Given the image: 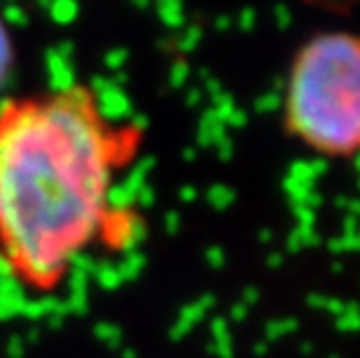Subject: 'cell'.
Listing matches in <instances>:
<instances>
[{"instance_id": "cell-1", "label": "cell", "mask_w": 360, "mask_h": 358, "mask_svg": "<svg viewBox=\"0 0 360 358\" xmlns=\"http://www.w3.org/2000/svg\"><path fill=\"white\" fill-rule=\"evenodd\" d=\"M142 140V124L107 121L82 84L0 103V268L14 284L56 293L105 242L114 177Z\"/></svg>"}, {"instance_id": "cell-2", "label": "cell", "mask_w": 360, "mask_h": 358, "mask_svg": "<svg viewBox=\"0 0 360 358\" xmlns=\"http://www.w3.org/2000/svg\"><path fill=\"white\" fill-rule=\"evenodd\" d=\"M290 128L326 154L360 151V37L316 35L286 82Z\"/></svg>"}, {"instance_id": "cell-3", "label": "cell", "mask_w": 360, "mask_h": 358, "mask_svg": "<svg viewBox=\"0 0 360 358\" xmlns=\"http://www.w3.org/2000/svg\"><path fill=\"white\" fill-rule=\"evenodd\" d=\"M91 91L96 96L98 110H101L107 121H112V124H126V121H130L133 105H130L126 91L119 82L96 79V84H91Z\"/></svg>"}, {"instance_id": "cell-4", "label": "cell", "mask_w": 360, "mask_h": 358, "mask_svg": "<svg viewBox=\"0 0 360 358\" xmlns=\"http://www.w3.org/2000/svg\"><path fill=\"white\" fill-rule=\"evenodd\" d=\"M44 68L51 82V91H63L77 84L75 79V60H72V44L60 42V47H53L44 56Z\"/></svg>"}, {"instance_id": "cell-5", "label": "cell", "mask_w": 360, "mask_h": 358, "mask_svg": "<svg viewBox=\"0 0 360 358\" xmlns=\"http://www.w3.org/2000/svg\"><path fill=\"white\" fill-rule=\"evenodd\" d=\"M226 124L219 121V117L214 114V110L210 108L200 119V126H198V142L202 147H214L221 138H226Z\"/></svg>"}, {"instance_id": "cell-6", "label": "cell", "mask_w": 360, "mask_h": 358, "mask_svg": "<svg viewBox=\"0 0 360 358\" xmlns=\"http://www.w3.org/2000/svg\"><path fill=\"white\" fill-rule=\"evenodd\" d=\"M12 70H14V44L10 30H7V24L0 17V89L10 82Z\"/></svg>"}, {"instance_id": "cell-7", "label": "cell", "mask_w": 360, "mask_h": 358, "mask_svg": "<svg viewBox=\"0 0 360 358\" xmlns=\"http://www.w3.org/2000/svg\"><path fill=\"white\" fill-rule=\"evenodd\" d=\"M49 17L60 26H70L79 14V5L77 0H49L47 5Z\"/></svg>"}, {"instance_id": "cell-8", "label": "cell", "mask_w": 360, "mask_h": 358, "mask_svg": "<svg viewBox=\"0 0 360 358\" xmlns=\"http://www.w3.org/2000/svg\"><path fill=\"white\" fill-rule=\"evenodd\" d=\"M158 17L163 19V24L167 28H179V26H184V7H181V0H160Z\"/></svg>"}, {"instance_id": "cell-9", "label": "cell", "mask_w": 360, "mask_h": 358, "mask_svg": "<svg viewBox=\"0 0 360 358\" xmlns=\"http://www.w3.org/2000/svg\"><path fill=\"white\" fill-rule=\"evenodd\" d=\"M254 105H256L258 114H272V112H277L283 105V96L277 94V91H267V94L258 96V101Z\"/></svg>"}, {"instance_id": "cell-10", "label": "cell", "mask_w": 360, "mask_h": 358, "mask_svg": "<svg viewBox=\"0 0 360 358\" xmlns=\"http://www.w3.org/2000/svg\"><path fill=\"white\" fill-rule=\"evenodd\" d=\"M288 177L300 179V181H304V184H314V181H316V174H314L309 161H295V163H290Z\"/></svg>"}, {"instance_id": "cell-11", "label": "cell", "mask_w": 360, "mask_h": 358, "mask_svg": "<svg viewBox=\"0 0 360 358\" xmlns=\"http://www.w3.org/2000/svg\"><path fill=\"white\" fill-rule=\"evenodd\" d=\"M200 40H202V28L200 26H188L186 30H184V35L179 40V49L181 51H193Z\"/></svg>"}, {"instance_id": "cell-12", "label": "cell", "mask_w": 360, "mask_h": 358, "mask_svg": "<svg viewBox=\"0 0 360 358\" xmlns=\"http://www.w3.org/2000/svg\"><path fill=\"white\" fill-rule=\"evenodd\" d=\"M0 17H3L5 24H12V26H19V28L28 24V17L24 12V7H19V5H7L5 12L0 14Z\"/></svg>"}, {"instance_id": "cell-13", "label": "cell", "mask_w": 360, "mask_h": 358, "mask_svg": "<svg viewBox=\"0 0 360 358\" xmlns=\"http://www.w3.org/2000/svg\"><path fill=\"white\" fill-rule=\"evenodd\" d=\"M274 21H277V26L281 30H286V28L293 26V12H290V7L283 5V3L274 5Z\"/></svg>"}, {"instance_id": "cell-14", "label": "cell", "mask_w": 360, "mask_h": 358, "mask_svg": "<svg viewBox=\"0 0 360 358\" xmlns=\"http://www.w3.org/2000/svg\"><path fill=\"white\" fill-rule=\"evenodd\" d=\"M186 82H188V65L184 63V60H179V63H174L172 70H170V84L174 89H179Z\"/></svg>"}, {"instance_id": "cell-15", "label": "cell", "mask_w": 360, "mask_h": 358, "mask_svg": "<svg viewBox=\"0 0 360 358\" xmlns=\"http://www.w3.org/2000/svg\"><path fill=\"white\" fill-rule=\"evenodd\" d=\"M256 21H258V14H256L254 7H244V10L240 12V19H237V26L249 33V30L256 28Z\"/></svg>"}, {"instance_id": "cell-16", "label": "cell", "mask_w": 360, "mask_h": 358, "mask_svg": "<svg viewBox=\"0 0 360 358\" xmlns=\"http://www.w3.org/2000/svg\"><path fill=\"white\" fill-rule=\"evenodd\" d=\"M126 58H128L126 49H112V51H107V54H105V63L110 68H114V70H119V68L126 63Z\"/></svg>"}, {"instance_id": "cell-17", "label": "cell", "mask_w": 360, "mask_h": 358, "mask_svg": "<svg viewBox=\"0 0 360 358\" xmlns=\"http://www.w3.org/2000/svg\"><path fill=\"white\" fill-rule=\"evenodd\" d=\"M214 147H217V154L224 158V161H228V158L233 156V151H235V144H233L231 138H228V135H226V138H221L217 144H214Z\"/></svg>"}, {"instance_id": "cell-18", "label": "cell", "mask_w": 360, "mask_h": 358, "mask_svg": "<svg viewBox=\"0 0 360 358\" xmlns=\"http://www.w3.org/2000/svg\"><path fill=\"white\" fill-rule=\"evenodd\" d=\"M244 124H247V112L237 108V110L233 112V117L228 119V124H226V126H235V128H242Z\"/></svg>"}, {"instance_id": "cell-19", "label": "cell", "mask_w": 360, "mask_h": 358, "mask_svg": "<svg viewBox=\"0 0 360 358\" xmlns=\"http://www.w3.org/2000/svg\"><path fill=\"white\" fill-rule=\"evenodd\" d=\"M205 91H207V94H210V96L214 98V96H219L221 91H224V87H221V82H219V79L207 77V79H205Z\"/></svg>"}, {"instance_id": "cell-20", "label": "cell", "mask_w": 360, "mask_h": 358, "mask_svg": "<svg viewBox=\"0 0 360 358\" xmlns=\"http://www.w3.org/2000/svg\"><path fill=\"white\" fill-rule=\"evenodd\" d=\"M200 98H202V91L200 89H191L188 91V105H191V108H193V105H198V103H200Z\"/></svg>"}, {"instance_id": "cell-21", "label": "cell", "mask_w": 360, "mask_h": 358, "mask_svg": "<svg viewBox=\"0 0 360 358\" xmlns=\"http://www.w3.org/2000/svg\"><path fill=\"white\" fill-rule=\"evenodd\" d=\"M231 26H233V19H231V17H219V19H217V28H219V30H228Z\"/></svg>"}, {"instance_id": "cell-22", "label": "cell", "mask_w": 360, "mask_h": 358, "mask_svg": "<svg viewBox=\"0 0 360 358\" xmlns=\"http://www.w3.org/2000/svg\"><path fill=\"white\" fill-rule=\"evenodd\" d=\"M347 207H351V212H354V215H360V200H349Z\"/></svg>"}, {"instance_id": "cell-23", "label": "cell", "mask_w": 360, "mask_h": 358, "mask_svg": "<svg viewBox=\"0 0 360 358\" xmlns=\"http://www.w3.org/2000/svg\"><path fill=\"white\" fill-rule=\"evenodd\" d=\"M130 3H133L135 7H140V10H144V7H149L151 0H130Z\"/></svg>"}, {"instance_id": "cell-24", "label": "cell", "mask_w": 360, "mask_h": 358, "mask_svg": "<svg viewBox=\"0 0 360 358\" xmlns=\"http://www.w3.org/2000/svg\"><path fill=\"white\" fill-rule=\"evenodd\" d=\"M354 167L360 172V151H356V156H354Z\"/></svg>"}, {"instance_id": "cell-25", "label": "cell", "mask_w": 360, "mask_h": 358, "mask_svg": "<svg viewBox=\"0 0 360 358\" xmlns=\"http://www.w3.org/2000/svg\"><path fill=\"white\" fill-rule=\"evenodd\" d=\"M358 184H360V181H358Z\"/></svg>"}, {"instance_id": "cell-26", "label": "cell", "mask_w": 360, "mask_h": 358, "mask_svg": "<svg viewBox=\"0 0 360 358\" xmlns=\"http://www.w3.org/2000/svg\"><path fill=\"white\" fill-rule=\"evenodd\" d=\"M0 358H3V356H0Z\"/></svg>"}]
</instances>
